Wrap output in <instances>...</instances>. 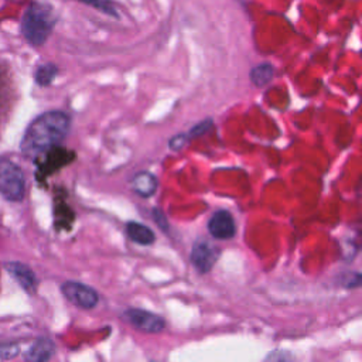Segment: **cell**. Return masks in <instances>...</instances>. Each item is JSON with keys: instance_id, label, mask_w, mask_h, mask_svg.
<instances>
[{"instance_id": "cell-7", "label": "cell", "mask_w": 362, "mask_h": 362, "mask_svg": "<svg viewBox=\"0 0 362 362\" xmlns=\"http://www.w3.org/2000/svg\"><path fill=\"white\" fill-rule=\"evenodd\" d=\"M219 257V249L205 239H198L191 250V263L199 273H208Z\"/></svg>"}, {"instance_id": "cell-1", "label": "cell", "mask_w": 362, "mask_h": 362, "mask_svg": "<svg viewBox=\"0 0 362 362\" xmlns=\"http://www.w3.org/2000/svg\"><path fill=\"white\" fill-rule=\"evenodd\" d=\"M69 126V116L61 110L42 113L31 122L23 136V154L30 158H37L49 148L58 146L66 137Z\"/></svg>"}, {"instance_id": "cell-5", "label": "cell", "mask_w": 362, "mask_h": 362, "mask_svg": "<svg viewBox=\"0 0 362 362\" xmlns=\"http://www.w3.org/2000/svg\"><path fill=\"white\" fill-rule=\"evenodd\" d=\"M122 318L133 328L147 334L161 332L165 327V321L163 320V317L141 308H127L122 313Z\"/></svg>"}, {"instance_id": "cell-11", "label": "cell", "mask_w": 362, "mask_h": 362, "mask_svg": "<svg viewBox=\"0 0 362 362\" xmlns=\"http://www.w3.org/2000/svg\"><path fill=\"white\" fill-rule=\"evenodd\" d=\"M126 233L130 240H133L134 243L141 245V246H148V245L154 243V240H156V235L151 230V228H148L140 222H133V221L127 222Z\"/></svg>"}, {"instance_id": "cell-4", "label": "cell", "mask_w": 362, "mask_h": 362, "mask_svg": "<svg viewBox=\"0 0 362 362\" xmlns=\"http://www.w3.org/2000/svg\"><path fill=\"white\" fill-rule=\"evenodd\" d=\"M16 98V86L11 72L6 64L0 62V136L11 117Z\"/></svg>"}, {"instance_id": "cell-9", "label": "cell", "mask_w": 362, "mask_h": 362, "mask_svg": "<svg viewBox=\"0 0 362 362\" xmlns=\"http://www.w3.org/2000/svg\"><path fill=\"white\" fill-rule=\"evenodd\" d=\"M6 269L20 283V286L27 293L35 294L37 287H38V280H37L34 272L28 266L20 263V262H8V263H6Z\"/></svg>"}, {"instance_id": "cell-19", "label": "cell", "mask_w": 362, "mask_h": 362, "mask_svg": "<svg viewBox=\"0 0 362 362\" xmlns=\"http://www.w3.org/2000/svg\"><path fill=\"white\" fill-rule=\"evenodd\" d=\"M153 218H154V221L157 222V225L163 229V230H165L167 229V226H168V223H167V221H165V216H164V214L160 211V209H153Z\"/></svg>"}, {"instance_id": "cell-13", "label": "cell", "mask_w": 362, "mask_h": 362, "mask_svg": "<svg viewBox=\"0 0 362 362\" xmlns=\"http://www.w3.org/2000/svg\"><path fill=\"white\" fill-rule=\"evenodd\" d=\"M273 75H274V68H273V65H270V64H267V62L256 65V66L250 71V74H249L250 81H252L256 86H259V88L267 85V83L272 81Z\"/></svg>"}, {"instance_id": "cell-2", "label": "cell", "mask_w": 362, "mask_h": 362, "mask_svg": "<svg viewBox=\"0 0 362 362\" xmlns=\"http://www.w3.org/2000/svg\"><path fill=\"white\" fill-rule=\"evenodd\" d=\"M55 24V17L51 7L34 3L24 13L21 30L25 40L33 45H41L51 34Z\"/></svg>"}, {"instance_id": "cell-8", "label": "cell", "mask_w": 362, "mask_h": 362, "mask_svg": "<svg viewBox=\"0 0 362 362\" xmlns=\"http://www.w3.org/2000/svg\"><path fill=\"white\" fill-rule=\"evenodd\" d=\"M208 232L219 240L232 239L236 233V223L232 214L226 209L215 211L208 221Z\"/></svg>"}, {"instance_id": "cell-17", "label": "cell", "mask_w": 362, "mask_h": 362, "mask_svg": "<svg viewBox=\"0 0 362 362\" xmlns=\"http://www.w3.org/2000/svg\"><path fill=\"white\" fill-rule=\"evenodd\" d=\"M85 1L92 3L93 7L99 8L100 11H103V13H106V14H109V16L117 17V13H116V10H115V6H113V3H112L110 0H85Z\"/></svg>"}, {"instance_id": "cell-16", "label": "cell", "mask_w": 362, "mask_h": 362, "mask_svg": "<svg viewBox=\"0 0 362 362\" xmlns=\"http://www.w3.org/2000/svg\"><path fill=\"white\" fill-rule=\"evenodd\" d=\"M211 127H212V120H211V119H205V120L197 123L194 127H191L189 132L185 133V136H187V139L189 140L191 137H197V136H201V134L206 133Z\"/></svg>"}, {"instance_id": "cell-15", "label": "cell", "mask_w": 362, "mask_h": 362, "mask_svg": "<svg viewBox=\"0 0 362 362\" xmlns=\"http://www.w3.org/2000/svg\"><path fill=\"white\" fill-rule=\"evenodd\" d=\"M58 72V68L54 64H45L41 65L37 71H35V82L41 86H47L52 82V79L55 78Z\"/></svg>"}, {"instance_id": "cell-12", "label": "cell", "mask_w": 362, "mask_h": 362, "mask_svg": "<svg viewBox=\"0 0 362 362\" xmlns=\"http://www.w3.org/2000/svg\"><path fill=\"white\" fill-rule=\"evenodd\" d=\"M54 342L49 338H38L25 354L28 361H47L54 355Z\"/></svg>"}, {"instance_id": "cell-6", "label": "cell", "mask_w": 362, "mask_h": 362, "mask_svg": "<svg viewBox=\"0 0 362 362\" xmlns=\"http://www.w3.org/2000/svg\"><path fill=\"white\" fill-rule=\"evenodd\" d=\"M61 291L66 300L79 308L89 310L99 303L98 291L79 281H65L61 286Z\"/></svg>"}, {"instance_id": "cell-18", "label": "cell", "mask_w": 362, "mask_h": 362, "mask_svg": "<svg viewBox=\"0 0 362 362\" xmlns=\"http://www.w3.org/2000/svg\"><path fill=\"white\" fill-rule=\"evenodd\" d=\"M361 284V274L359 273H355V272H351V274H348V277L344 280V286L345 287H359Z\"/></svg>"}, {"instance_id": "cell-3", "label": "cell", "mask_w": 362, "mask_h": 362, "mask_svg": "<svg viewBox=\"0 0 362 362\" xmlns=\"http://www.w3.org/2000/svg\"><path fill=\"white\" fill-rule=\"evenodd\" d=\"M0 192L10 201H21L25 194L21 168L7 158H0Z\"/></svg>"}, {"instance_id": "cell-10", "label": "cell", "mask_w": 362, "mask_h": 362, "mask_svg": "<svg viewBox=\"0 0 362 362\" xmlns=\"http://www.w3.org/2000/svg\"><path fill=\"white\" fill-rule=\"evenodd\" d=\"M130 187H132L133 192L137 194L139 197L148 198V197L154 195V192L158 187V181H157L156 175L151 174L150 171H139L132 177Z\"/></svg>"}, {"instance_id": "cell-14", "label": "cell", "mask_w": 362, "mask_h": 362, "mask_svg": "<svg viewBox=\"0 0 362 362\" xmlns=\"http://www.w3.org/2000/svg\"><path fill=\"white\" fill-rule=\"evenodd\" d=\"M44 154H47V160L44 161V164H42V171L45 173V174H48V173H51V171H54L55 168H58L59 165H64L65 163H66V151H64V150H59V148H57V146L55 147H52V148H49L48 151H45Z\"/></svg>"}]
</instances>
